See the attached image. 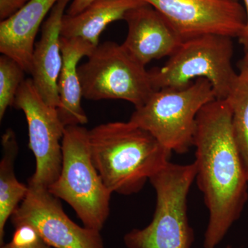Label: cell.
<instances>
[{"label": "cell", "instance_id": "cell-1", "mask_svg": "<svg viewBox=\"0 0 248 248\" xmlns=\"http://www.w3.org/2000/svg\"><path fill=\"white\" fill-rule=\"evenodd\" d=\"M193 146L196 177L209 212L204 248H216L242 214L248 178L235 141L227 99H216L197 117Z\"/></svg>", "mask_w": 248, "mask_h": 248}, {"label": "cell", "instance_id": "cell-2", "mask_svg": "<svg viewBox=\"0 0 248 248\" xmlns=\"http://www.w3.org/2000/svg\"><path fill=\"white\" fill-rule=\"evenodd\" d=\"M91 156L111 193H138L170 162L172 152L131 122L103 124L89 130Z\"/></svg>", "mask_w": 248, "mask_h": 248}, {"label": "cell", "instance_id": "cell-3", "mask_svg": "<svg viewBox=\"0 0 248 248\" xmlns=\"http://www.w3.org/2000/svg\"><path fill=\"white\" fill-rule=\"evenodd\" d=\"M89 132L83 125L65 128L61 172L48 190L71 205L84 227L101 232L110 214L112 193L93 163Z\"/></svg>", "mask_w": 248, "mask_h": 248}, {"label": "cell", "instance_id": "cell-4", "mask_svg": "<svg viewBox=\"0 0 248 248\" xmlns=\"http://www.w3.org/2000/svg\"><path fill=\"white\" fill-rule=\"evenodd\" d=\"M194 162L187 165L168 163L150 179L156 192L153 220L142 229L124 236L128 248H190L194 232L187 217V196L195 180Z\"/></svg>", "mask_w": 248, "mask_h": 248}, {"label": "cell", "instance_id": "cell-5", "mask_svg": "<svg viewBox=\"0 0 248 248\" xmlns=\"http://www.w3.org/2000/svg\"><path fill=\"white\" fill-rule=\"evenodd\" d=\"M216 99L210 81L200 78L184 87L155 91L135 108L129 121L151 134L169 151L185 154L193 146L199 112Z\"/></svg>", "mask_w": 248, "mask_h": 248}, {"label": "cell", "instance_id": "cell-6", "mask_svg": "<svg viewBox=\"0 0 248 248\" xmlns=\"http://www.w3.org/2000/svg\"><path fill=\"white\" fill-rule=\"evenodd\" d=\"M232 37L205 35L183 41L169 61L149 71L155 91L184 87L203 78L213 86L217 99H227L238 73L232 66Z\"/></svg>", "mask_w": 248, "mask_h": 248}, {"label": "cell", "instance_id": "cell-7", "mask_svg": "<svg viewBox=\"0 0 248 248\" xmlns=\"http://www.w3.org/2000/svg\"><path fill=\"white\" fill-rule=\"evenodd\" d=\"M87 58L86 63L78 66L83 97L86 99H122L136 108L155 92L149 71L122 45L104 42Z\"/></svg>", "mask_w": 248, "mask_h": 248}, {"label": "cell", "instance_id": "cell-8", "mask_svg": "<svg viewBox=\"0 0 248 248\" xmlns=\"http://www.w3.org/2000/svg\"><path fill=\"white\" fill-rule=\"evenodd\" d=\"M14 107L23 111L29 128V148L36 160V169L29 186L48 189L58 179L62 166V141L65 128L56 108L45 102L32 79L24 80Z\"/></svg>", "mask_w": 248, "mask_h": 248}, {"label": "cell", "instance_id": "cell-9", "mask_svg": "<svg viewBox=\"0 0 248 248\" xmlns=\"http://www.w3.org/2000/svg\"><path fill=\"white\" fill-rule=\"evenodd\" d=\"M28 186L27 196L11 217L15 228L32 227L41 239L54 248H104L100 232L72 221L60 199L48 189Z\"/></svg>", "mask_w": 248, "mask_h": 248}, {"label": "cell", "instance_id": "cell-10", "mask_svg": "<svg viewBox=\"0 0 248 248\" xmlns=\"http://www.w3.org/2000/svg\"><path fill=\"white\" fill-rule=\"evenodd\" d=\"M162 15L183 41L205 35L239 37L246 24L239 0H141Z\"/></svg>", "mask_w": 248, "mask_h": 248}, {"label": "cell", "instance_id": "cell-11", "mask_svg": "<svg viewBox=\"0 0 248 248\" xmlns=\"http://www.w3.org/2000/svg\"><path fill=\"white\" fill-rule=\"evenodd\" d=\"M128 34L124 48L143 66L154 60L170 57L182 43L180 36L159 11L144 4L124 16Z\"/></svg>", "mask_w": 248, "mask_h": 248}, {"label": "cell", "instance_id": "cell-12", "mask_svg": "<svg viewBox=\"0 0 248 248\" xmlns=\"http://www.w3.org/2000/svg\"><path fill=\"white\" fill-rule=\"evenodd\" d=\"M71 0H58L44 22L42 35L35 43L32 55V81L46 104L60 106L58 79L62 67L61 29L64 11Z\"/></svg>", "mask_w": 248, "mask_h": 248}, {"label": "cell", "instance_id": "cell-13", "mask_svg": "<svg viewBox=\"0 0 248 248\" xmlns=\"http://www.w3.org/2000/svg\"><path fill=\"white\" fill-rule=\"evenodd\" d=\"M58 0H29L0 23V52L17 62L26 73L32 71L35 37L46 16Z\"/></svg>", "mask_w": 248, "mask_h": 248}, {"label": "cell", "instance_id": "cell-14", "mask_svg": "<svg viewBox=\"0 0 248 248\" xmlns=\"http://www.w3.org/2000/svg\"><path fill=\"white\" fill-rule=\"evenodd\" d=\"M60 45L63 62L58 84L59 118L64 127L83 125L88 123V117L81 107L83 94L78 63L81 58L89 57L96 47L81 39L62 36Z\"/></svg>", "mask_w": 248, "mask_h": 248}, {"label": "cell", "instance_id": "cell-15", "mask_svg": "<svg viewBox=\"0 0 248 248\" xmlns=\"http://www.w3.org/2000/svg\"><path fill=\"white\" fill-rule=\"evenodd\" d=\"M144 4L141 0H94L79 14L63 16L61 36L81 39L97 47L108 25L124 19L130 10Z\"/></svg>", "mask_w": 248, "mask_h": 248}, {"label": "cell", "instance_id": "cell-16", "mask_svg": "<svg viewBox=\"0 0 248 248\" xmlns=\"http://www.w3.org/2000/svg\"><path fill=\"white\" fill-rule=\"evenodd\" d=\"M2 156L0 161V245L4 244L5 226L29 192V186L17 180L15 162L19 146L14 130L8 129L1 138Z\"/></svg>", "mask_w": 248, "mask_h": 248}, {"label": "cell", "instance_id": "cell-17", "mask_svg": "<svg viewBox=\"0 0 248 248\" xmlns=\"http://www.w3.org/2000/svg\"><path fill=\"white\" fill-rule=\"evenodd\" d=\"M227 100L231 108L235 141L248 178V66L243 62L234 87Z\"/></svg>", "mask_w": 248, "mask_h": 248}, {"label": "cell", "instance_id": "cell-18", "mask_svg": "<svg viewBox=\"0 0 248 248\" xmlns=\"http://www.w3.org/2000/svg\"><path fill=\"white\" fill-rule=\"evenodd\" d=\"M26 72L22 66L7 55L0 57V120L8 108L14 106L19 87L24 82Z\"/></svg>", "mask_w": 248, "mask_h": 248}, {"label": "cell", "instance_id": "cell-19", "mask_svg": "<svg viewBox=\"0 0 248 248\" xmlns=\"http://www.w3.org/2000/svg\"><path fill=\"white\" fill-rule=\"evenodd\" d=\"M15 229L16 230L11 241L15 246H29L35 244L40 239L35 230L29 225L16 227Z\"/></svg>", "mask_w": 248, "mask_h": 248}, {"label": "cell", "instance_id": "cell-20", "mask_svg": "<svg viewBox=\"0 0 248 248\" xmlns=\"http://www.w3.org/2000/svg\"><path fill=\"white\" fill-rule=\"evenodd\" d=\"M29 0H0V19H5L12 16L24 6Z\"/></svg>", "mask_w": 248, "mask_h": 248}, {"label": "cell", "instance_id": "cell-21", "mask_svg": "<svg viewBox=\"0 0 248 248\" xmlns=\"http://www.w3.org/2000/svg\"><path fill=\"white\" fill-rule=\"evenodd\" d=\"M94 0H73L71 5L67 10V15L76 16L84 11L88 6Z\"/></svg>", "mask_w": 248, "mask_h": 248}, {"label": "cell", "instance_id": "cell-22", "mask_svg": "<svg viewBox=\"0 0 248 248\" xmlns=\"http://www.w3.org/2000/svg\"><path fill=\"white\" fill-rule=\"evenodd\" d=\"M1 248H51V247L46 244L45 241L40 238L35 244L29 245V246H17L10 242L8 244H3L2 246H1Z\"/></svg>", "mask_w": 248, "mask_h": 248}, {"label": "cell", "instance_id": "cell-23", "mask_svg": "<svg viewBox=\"0 0 248 248\" xmlns=\"http://www.w3.org/2000/svg\"><path fill=\"white\" fill-rule=\"evenodd\" d=\"M245 10L246 14V24L244 32L239 37L240 42L244 46L245 48L248 46V0H244Z\"/></svg>", "mask_w": 248, "mask_h": 248}, {"label": "cell", "instance_id": "cell-24", "mask_svg": "<svg viewBox=\"0 0 248 248\" xmlns=\"http://www.w3.org/2000/svg\"><path fill=\"white\" fill-rule=\"evenodd\" d=\"M246 55H245V58L244 59V61H243V63H244L245 64H246L247 66H248V46L247 48H246Z\"/></svg>", "mask_w": 248, "mask_h": 248}, {"label": "cell", "instance_id": "cell-25", "mask_svg": "<svg viewBox=\"0 0 248 248\" xmlns=\"http://www.w3.org/2000/svg\"></svg>", "mask_w": 248, "mask_h": 248}]
</instances>
